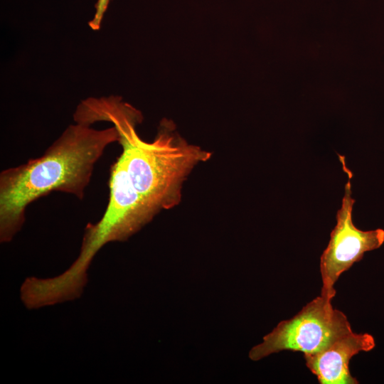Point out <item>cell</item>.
I'll use <instances>...</instances> for the list:
<instances>
[{
  "label": "cell",
  "instance_id": "6da1fadb",
  "mask_svg": "<svg viewBox=\"0 0 384 384\" xmlns=\"http://www.w3.org/2000/svg\"><path fill=\"white\" fill-rule=\"evenodd\" d=\"M77 114L81 122L89 125L102 121L113 124L122 149L119 158L129 180L156 214L180 202L186 176L210 156L175 135L169 124H161L153 142L142 140L136 130L142 119L140 112L117 96L82 100Z\"/></svg>",
  "mask_w": 384,
  "mask_h": 384
},
{
  "label": "cell",
  "instance_id": "7a4b0ae2",
  "mask_svg": "<svg viewBox=\"0 0 384 384\" xmlns=\"http://www.w3.org/2000/svg\"><path fill=\"white\" fill-rule=\"evenodd\" d=\"M114 127L95 129L69 125L38 158L0 174V242H11L26 220L28 206L53 191L83 199L94 166L105 149L118 142Z\"/></svg>",
  "mask_w": 384,
  "mask_h": 384
},
{
  "label": "cell",
  "instance_id": "3957f363",
  "mask_svg": "<svg viewBox=\"0 0 384 384\" xmlns=\"http://www.w3.org/2000/svg\"><path fill=\"white\" fill-rule=\"evenodd\" d=\"M331 299L321 294L293 317L279 322L252 348L249 358L256 361L282 351L311 354L353 332L347 316L333 307Z\"/></svg>",
  "mask_w": 384,
  "mask_h": 384
},
{
  "label": "cell",
  "instance_id": "277c9868",
  "mask_svg": "<svg viewBox=\"0 0 384 384\" xmlns=\"http://www.w3.org/2000/svg\"><path fill=\"white\" fill-rule=\"evenodd\" d=\"M338 156L348 180L341 206L336 213V225L331 232L329 244L320 258L321 294L331 299L336 295L334 284L341 274L359 262L365 252L379 248L384 242V230L364 231L353 224L352 213L355 199L351 196V183L353 174L346 167L344 157Z\"/></svg>",
  "mask_w": 384,
  "mask_h": 384
},
{
  "label": "cell",
  "instance_id": "5b68a950",
  "mask_svg": "<svg viewBox=\"0 0 384 384\" xmlns=\"http://www.w3.org/2000/svg\"><path fill=\"white\" fill-rule=\"evenodd\" d=\"M375 346L369 334H348L325 348L311 354H304L306 366L321 384H358L349 370V361L361 351H369Z\"/></svg>",
  "mask_w": 384,
  "mask_h": 384
},
{
  "label": "cell",
  "instance_id": "8992f818",
  "mask_svg": "<svg viewBox=\"0 0 384 384\" xmlns=\"http://www.w3.org/2000/svg\"><path fill=\"white\" fill-rule=\"evenodd\" d=\"M110 0H97L95 4V13L93 18L88 23L89 26L93 31L100 28L102 21L105 14Z\"/></svg>",
  "mask_w": 384,
  "mask_h": 384
}]
</instances>
